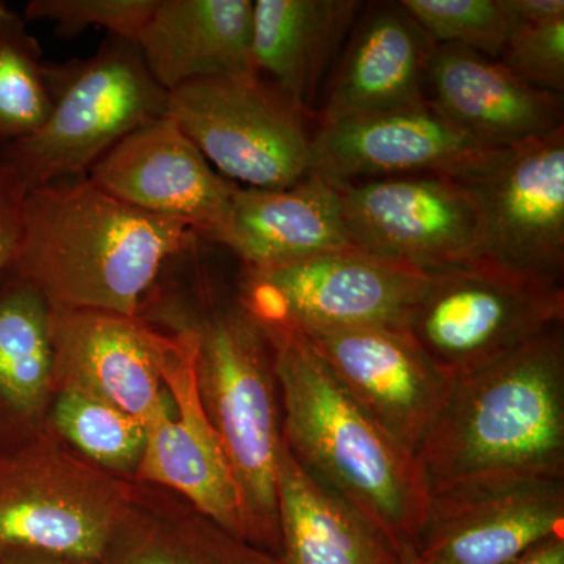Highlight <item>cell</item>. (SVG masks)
<instances>
[{"instance_id": "obj_1", "label": "cell", "mask_w": 564, "mask_h": 564, "mask_svg": "<svg viewBox=\"0 0 564 564\" xmlns=\"http://www.w3.org/2000/svg\"><path fill=\"white\" fill-rule=\"evenodd\" d=\"M140 317L192 340L196 388L242 499L247 540L280 558L278 463L281 403L273 348L236 291L195 267L185 280H159Z\"/></svg>"}, {"instance_id": "obj_2", "label": "cell", "mask_w": 564, "mask_h": 564, "mask_svg": "<svg viewBox=\"0 0 564 564\" xmlns=\"http://www.w3.org/2000/svg\"><path fill=\"white\" fill-rule=\"evenodd\" d=\"M198 240L182 223L74 177L28 192L11 272L35 285L52 307L135 317L166 267Z\"/></svg>"}, {"instance_id": "obj_3", "label": "cell", "mask_w": 564, "mask_h": 564, "mask_svg": "<svg viewBox=\"0 0 564 564\" xmlns=\"http://www.w3.org/2000/svg\"><path fill=\"white\" fill-rule=\"evenodd\" d=\"M263 333L273 348L282 444L293 462L395 551L414 544L432 497L419 459L348 395L302 333Z\"/></svg>"}, {"instance_id": "obj_4", "label": "cell", "mask_w": 564, "mask_h": 564, "mask_svg": "<svg viewBox=\"0 0 564 564\" xmlns=\"http://www.w3.org/2000/svg\"><path fill=\"white\" fill-rule=\"evenodd\" d=\"M415 458L430 494L564 480L563 325L456 380Z\"/></svg>"}, {"instance_id": "obj_5", "label": "cell", "mask_w": 564, "mask_h": 564, "mask_svg": "<svg viewBox=\"0 0 564 564\" xmlns=\"http://www.w3.org/2000/svg\"><path fill=\"white\" fill-rule=\"evenodd\" d=\"M54 107L39 131L0 144L28 191L88 172L122 139L165 117L169 93L132 41L107 36L87 61L50 66Z\"/></svg>"}, {"instance_id": "obj_6", "label": "cell", "mask_w": 564, "mask_h": 564, "mask_svg": "<svg viewBox=\"0 0 564 564\" xmlns=\"http://www.w3.org/2000/svg\"><path fill=\"white\" fill-rule=\"evenodd\" d=\"M563 321L562 281L481 259L432 273L404 332L456 381Z\"/></svg>"}, {"instance_id": "obj_7", "label": "cell", "mask_w": 564, "mask_h": 564, "mask_svg": "<svg viewBox=\"0 0 564 564\" xmlns=\"http://www.w3.org/2000/svg\"><path fill=\"white\" fill-rule=\"evenodd\" d=\"M131 484L47 432L0 448V554L40 551L95 564Z\"/></svg>"}, {"instance_id": "obj_8", "label": "cell", "mask_w": 564, "mask_h": 564, "mask_svg": "<svg viewBox=\"0 0 564 564\" xmlns=\"http://www.w3.org/2000/svg\"><path fill=\"white\" fill-rule=\"evenodd\" d=\"M432 273L358 250L273 267H242L236 295L263 332L404 329Z\"/></svg>"}, {"instance_id": "obj_9", "label": "cell", "mask_w": 564, "mask_h": 564, "mask_svg": "<svg viewBox=\"0 0 564 564\" xmlns=\"http://www.w3.org/2000/svg\"><path fill=\"white\" fill-rule=\"evenodd\" d=\"M165 115L234 184L278 191L311 173L306 117L256 73L182 85L169 93Z\"/></svg>"}, {"instance_id": "obj_10", "label": "cell", "mask_w": 564, "mask_h": 564, "mask_svg": "<svg viewBox=\"0 0 564 564\" xmlns=\"http://www.w3.org/2000/svg\"><path fill=\"white\" fill-rule=\"evenodd\" d=\"M340 192L355 250L429 273L488 259L484 212L462 181L381 177L345 185Z\"/></svg>"}, {"instance_id": "obj_11", "label": "cell", "mask_w": 564, "mask_h": 564, "mask_svg": "<svg viewBox=\"0 0 564 564\" xmlns=\"http://www.w3.org/2000/svg\"><path fill=\"white\" fill-rule=\"evenodd\" d=\"M311 173L337 187L381 177L436 176L469 182L505 150L478 143L430 106L318 126Z\"/></svg>"}, {"instance_id": "obj_12", "label": "cell", "mask_w": 564, "mask_h": 564, "mask_svg": "<svg viewBox=\"0 0 564 564\" xmlns=\"http://www.w3.org/2000/svg\"><path fill=\"white\" fill-rule=\"evenodd\" d=\"M302 334L348 395L415 456L440 421L455 381L436 369L404 329L364 326Z\"/></svg>"}, {"instance_id": "obj_13", "label": "cell", "mask_w": 564, "mask_h": 564, "mask_svg": "<svg viewBox=\"0 0 564 564\" xmlns=\"http://www.w3.org/2000/svg\"><path fill=\"white\" fill-rule=\"evenodd\" d=\"M88 180L120 202L182 223L221 245L239 185L223 177L172 118L137 129L111 148Z\"/></svg>"}, {"instance_id": "obj_14", "label": "cell", "mask_w": 564, "mask_h": 564, "mask_svg": "<svg viewBox=\"0 0 564 564\" xmlns=\"http://www.w3.org/2000/svg\"><path fill=\"white\" fill-rule=\"evenodd\" d=\"M473 188L485 218L488 259L562 281L564 269V126L505 150Z\"/></svg>"}, {"instance_id": "obj_15", "label": "cell", "mask_w": 564, "mask_h": 564, "mask_svg": "<svg viewBox=\"0 0 564 564\" xmlns=\"http://www.w3.org/2000/svg\"><path fill=\"white\" fill-rule=\"evenodd\" d=\"M564 534V480L459 486L432 494L414 549L421 564H508Z\"/></svg>"}, {"instance_id": "obj_16", "label": "cell", "mask_w": 564, "mask_h": 564, "mask_svg": "<svg viewBox=\"0 0 564 564\" xmlns=\"http://www.w3.org/2000/svg\"><path fill=\"white\" fill-rule=\"evenodd\" d=\"M165 333L170 343L162 380L173 408L144 425L147 444L135 481L180 494L234 536L248 541L236 478L199 400L192 340L182 333Z\"/></svg>"}, {"instance_id": "obj_17", "label": "cell", "mask_w": 564, "mask_h": 564, "mask_svg": "<svg viewBox=\"0 0 564 564\" xmlns=\"http://www.w3.org/2000/svg\"><path fill=\"white\" fill-rule=\"evenodd\" d=\"M169 343L140 315L52 307L55 392L91 393L147 425L173 408L162 380Z\"/></svg>"}, {"instance_id": "obj_18", "label": "cell", "mask_w": 564, "mask_h": 564, "mask_svg": "<svg viewBox=\"0 0 564 564\" xmlns=\"http://www.w3.org/2000/svg\"><path fill=\"white\" fill-rule=\"evenodd\" d=\"M436 43L400 2L373 3L356 21L326 82L318 126L426 102V68Z\"/></svg>"}, {"instance_id": "obj_19", "label": "cell", "mask_w": 564, "mask_h": 564, "mask_svg": "<svg viewBox=\"0 0 564 564\" xmlns=\"http://www.w3.org/2000/svg\"><path fill=\"white\" fill-rule=\"evenodd\" d=\"M426 98L441 117L494 150H511L563 128L562 96L519 79L491 57L436 44Z\"/></svg>"}, {"instance_id": "obj_20", "label": "cell", "mask_w": 564, "mask_h": 564, "mask_svg": "<svg viewBox=\"0 0 564 564\" xmlns=\"http://www.w3.org/2000/svg\"><path fill=\"white\" fill-rule=\"evenodd\" d=\"M221 245L247 269H273L355 250L345 228L343 192L317 173L278 191L239 185Z\"/></svg>"}, {"instance_id": "obj_21", "label": "cell", "mask_w": 564, "mask_h": 564, "mask_svg": "<svg viewBox=\"0 0 564 564\" xmlns=\"http://www.w3.org/2000/svg\"><path fill=\"white\" fill-rule=\"evenodd\" d=\"M362 9L356 0H254L252 69L303 117Z\"/></svg>"}, {"instance_id": "obj_22", "label": "cell", "mask_w": 564, "mask_h": 564, "mask_svg": "<svg viewBox=\"0 0 564 564\" xmlns=\"http://www.w3.org/2000/svg\"><path fill=\"white\" fill-rule=\"evenodd\" d=\"M252 0H158L135 46L166 93L209 77L254 73Z\"/></svg>"}, {"instance_id": "obj_23", "label": "cell", "mask_w": 564, "mask_h": 564, "mask_svg": "<svg viewBox=\"0 0 564 564\" xmlns=\"http://www.w3.org/2000/svg\"><path fill=\"white\" fill-rule=\"evenodd\" d=\"M95 564H282L234 536L180 494L132 480L102 555Z\"/></svg>"}, {"instance_id": "obj_24", "label": "cell", "mask_w": 564, "mask_h": 564, "mask_svg": "<svg viewBox=\"0 0 564 564\" xmlns=\"http://www.w3.org/2000/svg\"><path fill=\"white\" fill-rule=\"evenodd\" d=\"M54 395L51 303L11 272L0 282V448L46 432Z\"/></svg>"}, {"instance_id": "obj_25", "label": "cell", "mask_w": 564, "mask_h": 564, "mask_svg": "<svg viewBox=\"0 0 564 564\" xmlns=\"http://www.w3.org/2000/svg\"><path fill=\"white\" fill-rule=\"evenodd\" d=\"M282 564H397L399 551L344 500L315 484L282 444L278 463Z\"/></svg>"}, {"instance_id": "obj_26", "label": "cell", "mask_w": 564, "mask_h": 564, "mask_svg": "<svg viewBox=\"0 0 564 564\" xmlns=\"http://www.w3.org/2000/svg\"><path fill=\"white\" fill-rule=\"evenodd\" d=\"M46 432L104 473L135 480L147 444L139 419L91 393L55 392Z\"/></svg>"}, {"instance_id": "obj_27", "label": "cell", "mask_w": 564, "mask_h": 564, "mask_svg": "<svg viewBox=\"0 0 564 564\" xmlns=\"http://www.w3.org/2000/svg\"><path fill=\"white\" fill-rule=\"evenodd\" d=\"M25 18L0 2V144L39 131L54 107L50 65Z\"/></svg>"}, {"instance_id": "obj_28", "label": "cell", "mask_w": 564, "mask_h": 564, "mask_svg": "<svg viewBox=\"0 0 564 564\" xmlns=\"http://www.w3.org/2000/svg\"><path fill=\"white\" fill-rule=\"evenodd\" d=\"M400 6L436 44L499 61L518 29L505 0H402Z\"/></svg>"}, {"instance_id": "obj_29", "label": "cell", "mask_w": 564, "mask_h": 564, "mask_svg": "<svg viewBox=\"0 0 564 564\" xmlns=\"http://www.w3.org/2000/svg\"><path fill=\"white\" fill-rule=\"evenodd\" d=\"M155 7L158 0H32L24 18L52 22L65 39L102 28L111 36L135 43Z\"/></svg>"}, {"instance_id": "obj_30", "label": "cell", "mask_w": 564, "mask_h": 564, "mask_svg": "<svg viewBox=\"0 0 564 564\" xmlns=\"http://www.w3.org/2000/svg\"><path fill=\"white\" fill-rule=\"evenodd\" d=\"M499 62L532 87L562 96L564 18L536 24H519Z\"/></svg>"}, {"instance_id": "obj_31", "label": "cell", "mask_w": 564, "mask_h": 564, "mask_svg": "<svg viewBox=\"0 0 564 564\" xmlns=\"http://www.w3.org/2000/svg\"><path fill=\"white\" fill-rule=\"evenodd\" d=\"M28 192L0 151V282L13 270L20 251Z\"/></svg>"}, {"instance_id": "obj_32", "label": "cell", "mask_w": 564, "mask_h": 564, "mask_svg": "<svg viewBox=\"0 0 564 564\" xmlns=\"http://www.w3.org/2000/svg\"><path fill=\"white\" fill-rule=\"evenodd\" d=\"M508 10L519 24H536L562 20L564 18L563 0H505Z\"/></svg>"}, {"instance_id": "obj_33", "label": "cell", "mask_w": 564, "mask_h": 564, "mask_svg": "<svg viewBox=\"0 0 564 564\" xmlns=\"http://www.w3.org/2000/svg\"><path fill=\"white\" fill-rule=\"evenodd\" d=\"M508 564H564V534H556L532 545Z\"/></svg>"}, {"instance_id": "obj_34", "label": "cell", "mask_w": 564, "mask_h": 564, "mask_svg": "<svg viewBox=\"0 0 564 564\" xmlns=\"http://www.w3.org/2000/svg\"><path fill=\"white\" fill-rule=\"evenodd\" d=\"M0 564H87L68 556L40 551H10L0 554Z\"/></svg>"}, {"instance_id": "obj_35", "label": "cell", "mask_w": 564, "mask_h": 564, "mask_svg": "<svg viewBox=\"0 0 564 564\" xmlns=\"http://www.w3.org/2000/svg\"><path fill=\"white\" fill-rule=\"evenodd\" d=\"M397 564H421L415 555L414 544H404L399 551V563Z\"/></svg>"}]
</instances>
